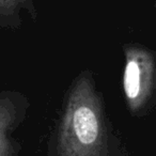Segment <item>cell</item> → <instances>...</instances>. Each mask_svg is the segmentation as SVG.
Segmentation results:
<instances>
[{"label": "cell", "mask_w": 156, "mask_h": 156, "mask_svg": "<svg viewBox=\"0 0 156 156\" xmlns=\"http://www.w3.org/2000/svg\"><path fill=\"white\" fill-rule=\"evenodd\" d=\"M54 156H122L90 72L74 81L55 137Z\"/></svg>", "instance_id": "obj_1"}, {"label": "cell", "mask_w": 156, "mask_h": 156, "mask_svg": "<svg viewBox=\"0 0 156 156\" xmlns=\"http://www.w3.org/2000/svg\"><path fill=\"white\" fill-rule=\"evenodd\" d=\"M123 92L129 111L142 115L156 104V51L139 45L125 48Z\"/></svg>", "instance_id": "obj_2"}]
</instances>
